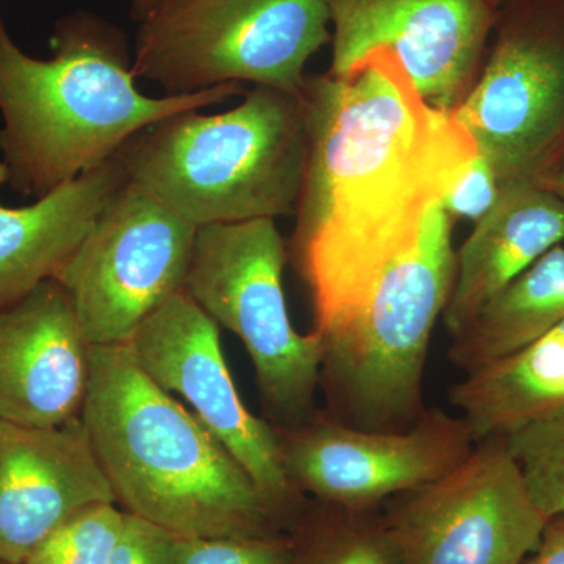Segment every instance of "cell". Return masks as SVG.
Returning a JSON list of instances; mask_svg holds the SVG:
<instances>
[{"mask_svg":"<svg viewBox=\"0 0 564 564\" xmlns=\"http://www.w3.org/2000/svg\"><path fill=\"white\" fill-rule=\"evenodd\" d=\"M302 98L307 161L288 252L310 291L314 333L325 336L414 247L478 150L388 52L306 77Z\"/></svg>","mask_w":564,"mask_h":564,"instance_id":"obj_1","label":"cell"},{"mask_svg":"<svg viewBox=\"0 0 564 564\" xmlns=\"http://www.w3.org/2000/svg\"><path fill=\"white\" fill-rule=\"evenodd\" d=\"M51 47L50 61L31 57L0 18V188L35 199L111 161L152 122L243 91L143 95L124 32L91 11L58 20Z\"/></svg>","mask_w":564,"mask_h":564,"instance_id":"obj_2","label":"cell"},{"mask_svg":"<svg viewBox=\"0 0 564 564\" xmlns=\"http://www.w3.org/2000/svg\"><path fill=\"white\" fill-rule=\"evenodd\" d=\"M80 421L126 513L181 538L289 533L247 470L144 373L129 344L91 347Z\"/></svg>","mask_w":564,"mask_h":564,"instance_id":"obj_3","label":"cell"},{"mask_svg":"<svg viewBox=\"0 0 564 564\" xmlns=\"http://www.w3.org/2000/svg\"><path fill=\"white\" fill-rule=\"evenodd\" d=\"M115 159L129 181L196 228L291 217L306 172L303 98L254 87L223 113L152 122Z\"/></svg>","mask_w":564,"mask_h":564,"instance_id":"obj_4","label":"cell"},{"mask_svg":"<svg viewBox=\"0 0 564 564\" xmlns=\"http://www.w3.org/2000/svg\"><path fill=\"white\" fill-rule=\"evenodd\" d=\"M455 270L452 218L437 203L414 247L384 270L339 328L321 337L326 413L380 432L410 429L422 417L430 343Z\"/></svg>","mask_w":564,"mask_h":564,"instance_id":"obj_5","label":"cell"},{"mask_svg":"<svg viewBox=\"0 0 564 564\" xmlns=\"http://www.w3.org/2000/svg\"><path fill=\"white\" fill-rule=\"evenodd\" d=\"M332 36L329 0H163L139 24L132 70L166 95L242 82L302 95Z\"/></svg>","mask_w":564,"mask_h":564,"instance_id":"obj_6","label":"cell"},{"mask_svg":"<svg viewBox=\"0 0 564 564\" xmlns=\"http://www.w3.org/2000/svg\"><path fill=\"white\" fill-rule=\"evenodd\" d=\"M288 245L276 223L248 220L198 228L185 291L251 358L267 421L296 425L317 411L323 344L293 328L282 272Z\"/></svg>","mask_w":564,"mask_h":564,"instance_id":"obj_7","label":"cell"},{"mask_svg":"<svg viewBox=\"0 0 564 564\" xmlns=\"http://www.w3.org/2000/svg\"><path fill=\"white\" fill-rule=\"evenodd\" d=\"M198 228L126 181L54 280L91 347L131 343L141 323L184 291Z\"/></svg>","mask_w":564,"mask_h":564,"instance_id":"obj_8","label":"cell"},{"mask_svg":"<svg viewBox=\"0 0 564 564\" xmlns=\"http://www.w3.org/2000/svg\"><path fill=\"white\" fill-rule=\"evenodd\" d=\"M403 564H522L549 519L507 437L475 444L452 473L383 507Z\"/></svg>","mask_w":564,"mask_h":564,"instance_id":"obj_9","label":"cell"},{"mask_svg":"<svg viewBox=\"0 0 564 564\" xmlns=\"http://www.w3.org/2000/svg\"><path fill=\"white\" fill-rule=\"evenodd\" d=\"M274 430L293 488L314 502L350 510H381L452 473L475 447L462 415L441 408H429L399 432L358 429L325 410Z\"/></svg>","mask_w":564,"mask_h":564,"instance_id":"obj_10","label":"cell"},{"mask_svg":"<svg viewBox=\"0 0 564 564\" xmlns=\"http://www.w3.org/2000/svg\"><path fill=\"white\" fill-rule=\"evenodd\" d=\"M129 347L144 373L247 470L291 533L310 499L285 477L272 423L250 413L240 399L223 355L220 326L184 289L141 323Z\"/></svg>","mask_w":564,"mask_h":564,"instance_id":"obj_11","label":"cell"},{"mask_svg":"<svg viewBox=\"0 0 564 564\" xmlns=\"http://www.w3.org/2000/svg\"><path fill=\"white\" fill-rule=\"evenodd\" d=\"M332 68L391 54L434 109L454 111L473 87L496 20L488 0H329Z\"/></svg>","mask_w":564,"mask_h":564,"instance_id":"obj_12","label":"cell"},{"mask_svg":"<svg viewBox=\"0 0 564 564\" xmlns=\"http://www.w3.org/2000/svg\"><path fill=\"white\" fill-rule=\"evenodd\" d=\"M452 113L500 187L530 181L564 131V35L530 22L508 28Z\"/></svg>","mask_w":564,"mask_h":564,"instance_id":"obj_13","label":"cell"},{"mask_svg":"<svg viewBox=\"0 0 564 564\" xmlns=\"http://www.w3.org/2000/svg\"><path fill=\"white\" fill-rule=\"evenodd\" d=\"M117 503L80 417L57 426L0 422V560L24 564L93 505Z\"/></svg>","mask_w":564,"mask_h":564,"instance_id":"obj_14","label":"cell"},{"mask_svg":"<svg viewBox=\"0 0 564 564\" xmlns=\"http://www.w3.org/2000/svg\"><path fill=\"white\" fill-rule=\"evenodd\" d=\"M91 345L57 280L0 307V422L63 425L80 417Z\"/></svg>","mask_w":564,"mask_h":564,"instance_id":"obj_15","label":"cell"},{"mask_svg":"<svg viewBox=\"0 0 564 564\" xmlns=\"http://www.w3.org/2000/svg\"><path fill=\"white\" fill-rule=\"evenodd\" d=\"M564 240V203L532 181L503 185L496 206L475 223L456 252L454 288L444 311L452 339L545 252Z\"/></svg>","mask_w":564,"mask_h":564,"instance_id":"obj_16","label":"cell"},{"mask_svg":"<svg viewBox=\"0 0 564 564\" xmlns=\"http://www.w3.org/2000/svg\"><path fill=\"white\" fill-rule=\"evenodd\" d=\"M126 181L113 158L29 206L0 203V307L57 276Z\"/></svg>","mask_w":564,"mask_h":564,"instance_id":"obj_17","label":"cell"},{"mask_svg":"<svg viewBox=\"0 0 564 564\" xmlns=\"http://www.w3.org/2000/svg\"><path fill=\"white\" fill-rule=\"evenodd\" d=\"M452 406L474 443L510 434L564 411V322L452 386Z\"/></svg>","mask_w":564,"mask_h":564,"instance_id":"obj_18","label":"cell"},{"mask_svg":"<svg viewBox=\"0 0 564 564\" xmlns=\"http://www.w3.org/2000/svg\"><path fill=\"white\" fill-rule=\"evenodd\" d=\"M564 322V247L556 245L486 304L448 348L464 373L511 355Z\"/></svg>","mask_w":564,"mask_h":564,"instance_id":"obj_19","label":"cell"},{"mask_svg":"<svg viewBox=\"0 0 564 564\" xmlns=\"http://www.w3.org/2000/svg\"><path fill=\"white\" fill-rule=\"evenodd\" d=\"M289 564H403L381 510H350L310 500L291 530Z\"/></svg>","mask_w":564,"mask_h":564,"instance_id":"obj_20","label":"cell"},{"mask_svg":"<svg viewBox=\"0 0 564 564\" xmlns=\"http://www.w3.org/2000/svg\"><path fill=\"white\" fill-rule=\"evenodd\" d=\"M533 502L545 518L564 513V411L507 436Z\"/></svg>","mask_w":564,"mask_h":564,"instance_id":"obj_21","label":"cell"},{"mask_svg":"<svg viewBox=\"0 0 564 564\" xmlns=\"http://www.w3.org/2000/svg\"><path fill=\"white\" fill-rule=\"evenodd\" d=\"M124 522L120 505H93L52 532L24 564H107Z\"/></svg>","mask_w":564,"mask_h":564,"instance_id":"obj_22","label":"cell"},{"mask_svg":"<svg viewBox=\"0 0 564 564\" xmlns=\"http://www.w3.org/2000/svg\"><path fill=\"white\" fill-rule=\"evenodd\" d=\"M291 533L250 538L177 536L173 564H289Z\"/></svg>","mask_w":564,"mask_h":564,"instance_id":"obj_23","label":"cell"},{"mask_svg":"<svg viewBox=\"0 0 564 564\" xmlns=\"http://www.w3.org/2000/svg\"><path fill=\"white\" fill-rule=\"evenodd\" d=\"M500 191L502 187L491 163L478 152L464 166L441 204L448 217L477 223L496 206Z\"/></svg>","mask_w":564,"mask_h":564,"instance_id":"obj_24","label":"cell"},{"mask_svg":"<svg viewBox=\"0 0 564 564\" xmlns=\"http://www.w3.org/2000/svg\"><path fill=\"white\" fill-rule=\"evenodd\" d=\"M176 534L126 513L124 529L107 564H173Z\"/></svg>","mask_w":564,"mask_h":564,"instance_id":"obj_25","label":"cell"},{"mask_svg":"<svg viewBox=\"0 0 564 564\" xmlns=\"http://www.w3.org/2000/svg\"><path fill=\"white\" fill-rule=\"evenodd\" d=\"M522 564H564V513L549 519L540 544Z\"/></svg>","mask_w":564,"mask_h":564,"instance_id":"obj_26","label":"cell"},{"mask_svg":"<svg viewBox=\"0 0 564 564\" xmlns=\"http://www.w3.org/2000/svg\"><path fill=\"white\" fill-rule=\"evenodd\" d=\"M163 0H131V18L135 22L147 20Z\"/></svg>","mask_w":564,"mask_h":564,"instance_id":"obj_27","label":"cell"},{"mask_svg":"<svg viewBox=\"0 0 564 564\" xmlns=\"http://www.w3.org/2000/svg\"><path fill=\"white\" fill-rule=\"evenodd\" d=\"M556 195L560 196V198L563 199L564 203V169L562 170V173H560L558 180H556Z\"/></svg>","mask_w":564,"mask_h":564,"instance_id":"obj_28","label":"cell"},{"mask_svg":"<svg viewBox=\"0 0 564 564\" xmlns=\"http://www.w3.org/2000/svg\"><path fill=\"white\" fill-rule=\"evenodd\" d=\"M489 3L497 9V7L503 6V3L510 2V0H488Z\"/></svg>","mask_w":564,"mask_h":564,"instance_id":"obj_29","label":"cell"},{"mask_svg":"<svg viewBox=\"0 0 564 564\" xmlns=\"http://www.w3.org/2000/svg\"><path fill=\"white\" fill-rule=\"evenodd\" d=\"M0 564H13V563L6 562V560H0Z\"/></svg>","mask_w":564,"mask_h":564,"instance_id":"obj_30","label":"cell"}]
</instances>
